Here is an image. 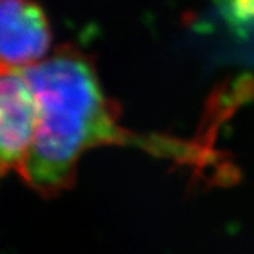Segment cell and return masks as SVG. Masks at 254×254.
<instances>
[{"label": "cell", "mask_w": 254, "mask_h": 254, "mask_svg": "<svg viewBox=\"0 0 254 254\" xmlns=\"http://www.w3.org/2000/svg\"><path fill=\"white\" fill-rule=\"evenodd\" d=\"M20 71L38 98L40 125L18 175L43 198H55L75 184L85 151L126 141L125 131L91 58L79 50L64 46Z\"/></svg>", "instance_id": "cell-1"}, {"label": "cell", "mask_w": 254, "mask_h": 254, "mask_svg": "<svg viewBox=\"0 0 254 254\" xmlns=\"http://www.w3.org/2000/svg\"><path fill=\"white\" fill-rule=\"evenodd\" d=\"M40 125V103L20 69L0 71V163L18 174Z\"/></svg>", "instance_id": "cell-2"}, {"label": "cell", "mask_w": 254, "mask_h": 254, "mask_svg": "<svg viewBox=\"0 0 254 254\" xmlns=\"http://www.w3.org/2000/svg\"><path fill=\"white\" fill-rule=\"evenodd\" d=\"M53 44L46 10L36 0H0V71L44 60Z\"/></svg>", "instance_id": "cell-3"}, {"label": "cell", "mask_w": 254, "mask_h": 254, "mask_svg": "<svg viewBox=\"0 0 254 254\" xmlns=\"http://www.w3.org/2000/svg\"><path fill=\"white\" fill-rule=\"evenodd\" d=\"M226 18L235 26L254 24V0H216Z\"/></svg>", "instance_id": "cell-4"}, {"label": "cell", "mask_w": 254, "mask_h": 254, "mask_svg": "<svg viewBox=\"0 0 254 254\" xmlns=\"http://www.w3.org/2000/svg\"><path fill=\"white\" fill-rule=\"evenodd\" d=\"M7 171H9V170H7V168H6V167L3 165V164L0 163V180H1V178H3V177L6 175V173H7Z\"/></svg>", "instance_id": "cell-5"}]
</instances>
